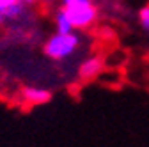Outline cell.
<instances>
[{"instance_id":"3957f363","label":"cell","mask_w":149,"mask_h":147,"mask_svg":"<svg viewBox=\"0 0 149 147\" xmlns=\"http://www.w3.org/2000/svg\"><path fill=\"white\" fill-rule=\"evenodd\" d=\"M103 69H105V62L100 55H87L78 64V76H80V80L89 82V80L98 78L103 73Z\"/></svg>"},{"instance_id":"52a82bcc","label":"cell","mask_w":149,"mask_h":147,"mask_svg":"<svg viewBox=\"0 0 149 147\" xmlns=\"http://www.w3.org/2000/svg\"><path fill=\"white\" fill-rule=\"evenodd\" d=\"M137 20H139V25L144 32L149 34V4L142 6L139 9V14H137Z\"/></svg>"},{"instance_id":"9c48e42d","label":"cell","mask_w":149,"mask_h":147,"mask_svg":"<svg viewBox=\"0 0 149 147\" xmlns=\"http://www.w3.org/2000/svg\"><path fill=\"white\" fill-rule=\"evenodd\" d=\"M20 2H23V4H27V6H29V4H32V2H34V0H20Z\"/></svg>"},{"instance_id":"5b68a950","label":"cell","mask_w":149,"mask_h":147,"mask_svg":"<svg viewBox=\"0 0 149 147\" xmlns=\"http://www.w3.org/2000/svg\"><path fill=\"white\" fill-rule=\"evenodd\" d=\"M53 28H55V32H73L74 30L69 16L66 14V11L62 7L55 9V12H53Z\"/></svg>"},{"instance_id":"30bf717a","label":"cell","mask_w":149,"mask_h":147,"mask_svg":"<svg viewBox=\"0 0 149 147\" xmlns=\"http://www.w3.org/2000/svg\"><path fill=\"white\" fill-rule=\"evenodd\" d=\"M4 21H6V20H4V14H2V12H0V25H2Z\"/></svg>"},{"instance_id":"ba28073f","label":"cell","mask_w":149,"mask_h":147,"mask_svg":"<svg viewBox=\"0 0 149 147\" xmlns=\"http://www.w3.org/2000/svg\"><path fill=\"white\" fill-rule=\"evenodd\" d=\"M14 2H16V0H0V12L4 14V11H6L7 7H11Z\"/></svg>"},{"instance_id":"8992f818","label":"cell","mask_w":149,"mask_h":147,"mask_svg":"<svg viewBox=\"0 0 149 147\" xmlns=\"http://www.w3.org/2000/svg\"><path fill=\"white\" fill-rule=\"evenodd\" d=\"M27 12H29L27 4L20 2V0H16L11 7H7L4 11V20L6 21H22L23 18L27 16Z\"/></svg>"},{"instance_id":"6da1fadb","label":"cell","mask_w":149,"mask_h":147,"mask_svg":"<svg viewBox=\"0 0 149 147\" xmlns=\"http://www.w3.org/2000/svg\"><path fill=\"white\" fill-rule=\"evenodd\" d=\"M80 46H82V37L77 34V30H73V32H53L45 41L43 51L50 60L64 62V60L71 59L73 55H77Z\"/></svg>"},{"instance_id":"277c9868","label":"cell","mask_w":149,"mask_h":147,"mask_svg":"<svg viewBox=\"0 0 149 147\" xmlns=\"http://www.w3.org/2000/svg\"><path fill=\"white\" fill-rule=\"evenodd\" d=\"M22 99L27 105L39 106V105H46L52 99V92L41 85H27L22 89Z\"/></svg>"},{"instance_id":"7a4b0ae2","label":"cell","mask_w":149,"mask_h":147,"mask_svg":"<svg viewBox=\"0 0 149 147\" xmlns=\"http://www.w3.org/2000/svg\"><path fill=\"white\" fill-rule=\"evenodd\" d=\"M61 7L69 16L74 30L91 28L100 16V9L94 0H61Z\"/></svg>"}]
</instances>
